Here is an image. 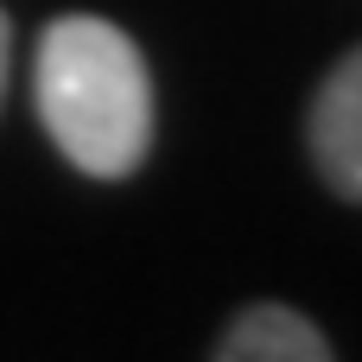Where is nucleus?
Here are the masks:
<instances>
[{
  "label": "nucleus",
  "mask_w": 362,
  "mask_h": 362,
  "mask_svg": "<svg viewBox=\"0 0 362 362\" xmlns=\"http://www.w3.org/2000/svg\"><path fill=\"white\" fill-rule=\"evenodd\" d=\"M38 121L57 153L89 178L140 172L153 146V83L134 38L108 19L70 13L38 38Z\"/></svg>",
  "instance_id": "1"
},
{
  "label": "nucleus",
  "mask_w": 362,
  "mask_h": 362,
  "mask_svg": "<svg viewBox=\"0 0 362 362\" xmlns=\"http://www.w3.org/2000/svg\"><path fill=\"white\" fill-rule=\"evenodd\" d=\"M312 159L331 191L362 197V45L325 76L312 102Z\"/></svg>",
  "instance_id": "2"
},
{
  "label": "nucleus",
  "mask_w": 362,
  "mask_h": 362,
  "mask_svg": "<svg viewBox=\"0 0 362 362\" xmlns=\"http://www.w3.org/2000/svg\"><path fill=\"white\" fill-rule=\"evenodd\" d=\"M216 362H331V344H325V331H318L305 312H293V305H248V312L229 325Z\"/></svg>",
  "instance_id": "3"
},
{
  "label": "nucleus",
  "mask_w": 362,
  "mask_h": 362,
  "mask_svg": "<svg viewBox=\"0 0 362 362\" xmlns=\"http://www.w3.org/2000/svg\"><path fill=\"white\" fill-rule=\"evenodd\" d=\"M6 51H13V25H6V13H0V89H6Z\"/></svg>",
  "instance_id": "4"
}]
</instances>
